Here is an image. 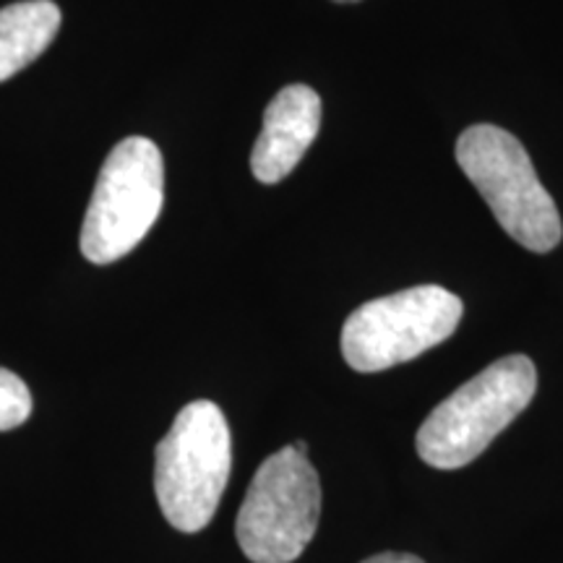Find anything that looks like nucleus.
Returning a JSON list of instances; mask_svg holds the SVG:
<instances>
[{"label":"nucleus","mask_w":563,"mask_h":563,"mask_svg":"<svg viewBox=\"0 0 563 563\" xmlns=\"http://www.w3.org/2000/svg\"><path fill=\"white\" fill-rule=\"evenodd\" d=\"M334 3H357V0H334Z\"/></svg>","instance_id":"12"},{"label":"nucleus","mask_w":563,"mask_h":563,"mask_svg":"<svg viewBox=\"0 0 563 563\" xmlns=\"http://www.w3.org/2000/svg\"><path fill=\"white\" fill-rule=\"evenodd\" d=\"M232 470V439L224 412L196 399L178 412L154 454V490L175 530L199 532L214 519Z\"/></svg>","instance_id":"2"},{"label":"nucleus","mask_w":563,"mask_h":563,"mask_svg":"<svg viewBox=\"0 0 563 563\" xmlns=\"http://www.w3.org/2000/svg\"><path fill=\"white\" fill-rule=\"evenodd\" d=\"M462 300L439 285L368 300L342 327V355L352 371L378 373L415 361L460 327Z\"/></svg>","instance_id":"6"},{"label":"nucleus","mask_w":563,"mask_h":563,"mask_svg":"<svg viewBox=\"0 0 563 563\" xmlns=\"http://www.w3.org/2000/svg\"><path fill=\"white\" fill-rule=\"evenodd\" d=\"M292 446H295V449H298V452H300V454H306V449H308V446H306V441H295V443H292Z\"/></svg>","instance_id":"11"},{"label":"nucleus","mask_w":563,"mask_h":563,"mask_svg":"<svg viewBox=\"0 0 563 563\" xmlns=\"http://www.w3.org/2000/svg\"><path fill=\"white\" fill-rule=\"evenodd\" d=\"M321 483L308 454L285 446L266 456L245 493L235 538L253 563H292L313 540Z\"/></svg>","instance_id":"5"},{"label":"nucleus","mask_w":563,"mask_h":563,"mask_svg":"<svg viewBox=\"0 0 563 563\" xmlns=\"http://www.w3.org/2000/svg\"><path fill=\"white\" fill-rule=\"evenodd\" d=\"M363 563H426V561H420L418 555H410V553H378V555H371V559H365Z\"/></svg>","instance_id":"10"},{"label":"nucleus","mask_w":563,"mask_h":563,"mask_svg":"<svg viewBox=\"0 0 563 563\" xmlns=\"http://www.w3.org/2000/svg\"><path fill=\"white\" fill-rule=\"evenodd\" d=\"M321 129V97L306 84H290L266 104L264 129L251 152L253 178L264 186L285 180Z\"/></svg>","instance_id":"7"},{"label":"nucleus","mask_w":563,"mask_h":563,"mask_svg":"<svg viewBox=\"0 0 563 563\" xmlns=\"http://www.w3.org/2000/svg\"><path fill=\"white\" fill-rule=\"evenodd\" d=\"M456 162L488 201L496 222L519 245L548 253L561 243V214L522 141L498 125H470L456 139Z\"/></svg>","instance_id":"3"},{"label":"nucleus","mask_w":563,"mask_h":563,"mask_svg":"<svg viewBox=\"0 0 563 563\" xmlns=\"http://www.w3.org/2000/svg\"><path fill=\"white\" fill-rule=\"evenodd\" d=\"M63 13L53 0H21L0 9V81L32 66L58 37Z\"/></svg>","instance_id":"8"},{"label":"nucleus","mask_w":563,"mask_h":563,"mask_svg":"<svg viewBox=\"0 0 563 563\" xmlns=\"http://www.w3.org/2000/svg\"><path fill=\"white\" fill-rule=\"evenodd\" d=\"M165 203V162L154 141L129 136L112 146L81 224V253L89 264L129 256L150 235Z\"/></svg>","instance_id":"4"},{"label":"nucleus","mask_w":563,"mask_h":563,"mask_svg":"<svg viewBox=\"0 0 563 563\" xmlns=\"http://www.w3.org/2000/svg\"><path fill=\"white\" fill-rule=\"evenodd\" d=\"M534 389L538 371L527 355L488 365L428 415L415 435L420 460L439 470H460L477 460L527 410Z\"/></svg>","instance_id":"1"},{"label":"nucleus","mask_w":563,"mask_h":563,"mask_svg":"<svg viewBox=\"0 0 563 563\" xmlns=\"http://www.w3.org/2000/svg\"><path fill=\"white\" fill-rule=\"evenodd\" d=\"M32 415V391L16 373L0 368V431L24 426Z\"/></svg>","instance_id":"9"}]
</instances>
